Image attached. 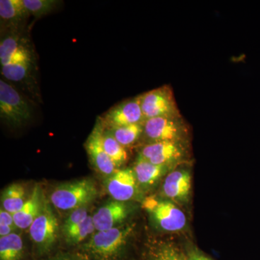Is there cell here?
<instances>
[{"mask_svg": "<svg viewBox=\"0 0 260 260\" xmlns=\"http://www.w3.org/2000/svg\"><path fill=\"white\" fill-rule=\"evenodd\" d=\"M129 215V209L125 203L114 201L109 202L103 205L94 213L93 218L95 232L109 230L119 226Z\"/></svg>", "mask_w": 260, "mask_h": 260, "instance_id": "cell-14", "label": "cell"}, {"mask_svg": "<svg viewBox=\"0 0 260 260\" xmlns=\"http://www.w3.org/2000/svg\"><path fill=\"white\" fill-rule=\"evenodd\" d=\"M168 169V166L155 165L138 155L133 171L139 184L149 186L159 180L167 172Z\"/></svg>", "mask_w": 260, "mask_h": 260, "instance_id": "cell-17", "label": "cell"}, {"mask_svg": "<svg viewBox=\"0 0 260 260\" xmlns=\"http://www.w3.org/2000/svg\"><path fill=\"white\" fill-rule=\"evenodd\" d=\"M89 216L88 210L85 208H78L72 211L65 220L63 225V232L83 223Z\"/></svg>", "mask_w": 260, "mask_h": 260, "instance_id": "cell-26", "label": "cell"}, {"mask_svg": "<svg viewBox=\"0 0 260 260\" xmlns=\"http://www.w3.org/2000/svg\"><path fill=\"white\" fill-rule=\"evenodd\" d=\"M34 49L26 27L1 34V67L18 63L36 62Z\"/></svg>", "mask_w": 260, "mask_h": 260, "instance_id": "cell-4", "label": "cell"}, {"mask_svg": "<svg viewBox=\"0 0 260 260\" xmlns=\"http://www.w3.org/2000/svg\"><path fill=\"white\" fill-rule=\"evenodd\" d=\"M102 140L106 153L114 162L116 169L127 160L128 153L126 148L115 139L112 133L104 126L102 130Z\"/></svg>", "mask_w": 260, "mask_h": 260, "instance_id": "cell-20", "label": "cell"}, {"mask_svg": "<svg viewBox=\"0 0 260 260\" xmlns=\"http://www.w3.org/2000/svg\"><path fill=\"white\" fill-rule=\"evenodd\" d=\"M138 183L133 169H120L108 178L106 188L113 199L125 203L135 198Z\"/></svg>", "mask_w": 260, "mask_h": 260, "instance_id": "cell-12", "label": "cell"}, {"mask_svg": "<svg viewBox=\"0 0 260 260\" xmlns=\"http://www.w3.org/2000/svg\"><path fill=\"white\" fill-rule=\"evenodd\" d=\"M24 5L30 15L34 18H42L44 15L52 13L60 5L57 0H23Z\"/></svg>", "mask_w": 260, "mask_h": 260, "instance_id": "cell-24", "label": "cell"}, {"mask_svg": "<svg viewBox=\"0 0 260 260\" xmlns=\"http://www.w3.org/2000/svg\"><path fill=\"white\" fill-rule=\"evenodd\" d=\"M15 228L10 226V225H5V224H0V237H7L13 234Z\"/></svg>", "mask_w": 260, "mask_h": 260, "instance_id": "cell-29", "label": "cell"}, {"mask_svg": "<svg viewBox=\"0 0 260 260\" xmlns=\"http://www.w3.org/2000/svg\"><path fill=\"white\" fill-rule=\"evenodd\" d=\"M145 119L162 116H180L174 92L169 85H162L139 95Z\"/></svg>", "mask_w": 260, "mask_h": 260, "instance_id": "cell-5", "label": "cell"}, {"mask_svg": "<svg viewBox=\"0 0 260 260\" xmlns=\"http://www.w3.org/2000/svg\"><path fill=\"white\" fill-rule=\"evenodd\" d=\"M28 229L32 243L41 252L50 250L55 244L59 234V223L47 201L44 202L40 213Z\"/></svg>", "mask_w": 260, "mask_h": 260, "instance_id": "cell-6", "label": "cell"}, {"mask_svg": "<svg viewBox=\"0 0 260 260\" xmlns=\"http://www.w3.org/2000/svg\"><path fill=\"white\" fill-rule=\"evenodd\" d=\"M27 199L23 184L14 183L3 191L1 199L2 208L10 213H16L21 209Z\"/></svg>", "mask_w": 260, "mask_h": 260, "instance_id": "cell-19", "label": "cell"}, {"mask_svg": "<svg viewBox=\"0 0 260 260\" xmlns=\"http://www.w3.org/2000/svg\"><path fill=\"white\" fill-rule=\"evenodd\" d=\"M30 13L23 0L0 1V28L1 34L25 28Z\"/></svg>", "mask_w": 260, "mask_h": 260, "instance_id": "cell-13", "label": "cell"}, {"mask_svg": "<svg viewBox=\"0 0 260 260\" xmlns=\"http://www.w3.org/2000/svg\"><path fill=\"white\" fill-rule=\"evenodd\" d=\"M95 231L93 218L89 215L83 223L64 231L63 233L67 242L71 244H78L92 235Z\"/></svg>", "mask_w": 260, "mask_h": 260, "instance_id": "cell-23", "label": "cell"}, {"mask_svg": "<svg viewBox=\"0 0 260 260\" xmlns=\"http://www.w3.org/2000/svg\"><path fill=\"white\" fill-rule=\"evenodd\" d=\"M52 260H79V259H73V258H70V257H59V258H56V259H54Z\"/></svg>", "mask_w": 260, "mask_h": 260, "instance_id": "cell-30", "label": "cell"}, {"mask_svg": "<svg viewBox=\"0 0 260 260\" xmlns=\"http://www.w3.org/2000/svg\"><path fill=\"white\" fill-rule=\"evenodd\" d=\"M185 155L181 142H153L142 148L139 155L147 160L160 166H172L182 160Z\"/></svg>", "mask_w": 260, "mask_h": 260, "instance_id": "cell-10", "label": "cell"}, {"mask_svg": "<svg viewBox=\"0 0 260 260\" xmlns=\"http://www.w3.org/2000/svg\"><path fill=\"white\" fill-rule=\"evenodd\" d=\"M143 124L107 129L112 133L115 139L126 148L131 146L140 139L143 133Z\"/></svg>", "mask_w": 260, "mask_h": 260, "instance_id": "cell-22", "label": "cell"}, {"mask_svg": "<svg viewBox=\"0 0 260 260\" xmlns=\"http://www.w3.org/2000/svg\"><path fill=\"white\" fill-rule=\"evenodd\" d=\"M143 205L162 230L175 232L185 227V214L172 202L158 200L150 197L144 200Z\"/></svg>", "mask_w": 260, "mask_h": 260, "instance_id": "cell-7", "label": "cell"}, {"mask_svg": "<svg viewBox=\"0 0 260 260\" xmlns=\"http://www.w3.org/2000/svg\"><path fill=\"white\" fill-rule=\"evenodd\" d=\"M147 139L153 142H181L186 133V125L180 116H162L146 119L143 124Z\"/></svg>", "mask_w": 260, "mask_h": 260, "instance_id": "cell-8", "label": "cell"}, {"mask_svg": "<svg viewBox=\"0 0 260 260\" xmlns=\"http://www.w3.org/2000/svg\"><path fill=\"white\" fill-rule=\"evenodd\" d=\"M191 189V177L186 170H176L168 174L164 184L162 191L170 199L186 201L189 198Z\"/></svg>", "mask_w": 260, "mask_h": 260, "instance_id": "cell-16", "label": "cell"}, {"mask_svg": "<svg viewBox=\"0 0 260 260\" xmlns=\"http://www.w3.org/2000/svg\"><path fill=\"white\" fill-rule=\"evenodd\" d=\"M97 194V188L93 181L80 179L56 186L51 191L50 202L56 209L73 211L90 204Z\"/></svg>", "mask_w": 260, "mask_h": 260, "instance_id": "cell-1", "label": "cell"}, {"mask_svg": "<svg viewBox=\"0 0 260 260\" xmlns=\"http://www.w3.org/2000/svg\"><path fill=\"white\" fill-rule=\"evenodd\" d=\"M32 108L11 83L0 80V118L13 127H20L31 120Z\"/></svg>", "mask_w": 260, "mask_h": 260, "instance_id": "cell-2", "label": "cell"}, {"mask_svg": "<svg viewBox=\"0 0 260 260\" xmlns=\"http://www.w3.org/2000/svg\"><path fill=\"white\" fill-rule=\"evenodd\" d=\"M45 199L42 189L36 184L21 209L13 214L15 226L20 229H28L40 213Z\"/></svg>", "mask_w": 260, "mask_h": 260, "instance_id": "cell-15", "label": "cell"}, {"mask_svg": "<svg viewBox=\"0 0 260 260\" xmlns=\"http://www.w3.org/2000/svg\"><path fill=\"white\" fill-rule=\"evenodd\" d=\"M99 119L108 129L143 124L145 119L139 95L116 104Z\"/></svg>", "mask_w": 260, "mask_h": 260, "instance_id": "cell-9", "label": "cell"}, {"mask_svg": "<svg viewBox=\"0 0 260 260\" xmlns=\"http://www.w3.org/2000/svg\"><path fill=\"white\" fill-rule=\"evenodd\" d=\"M23 250V239L18 234L0 237V260H20Z\"/></svg>", "mask_w": 260, "mask_h": 260, "instance_id": "cell-21", "label": "cell"}, {"mask_svg": "<svg viewBox=\"0 0 260 260\" xmlns=\"http://www.w3.org/2000/svg\"><path fill=\"white\" fill-rule=\"evenodd\" d=\"M35 68L36 62L8 64L1 67V73L5 78L13 83L32 85Z\"/></svg>", "mask_w": 260, "mask_h": 260, "instance_id": "cell-18", "label": "cell"}, {"mask_svg": "<svg viewBox=\"0 0 260 260\" xmlns=\"http://www.w3.org/2000/svg\"><path fill=\"white\" fill-rule=\"evenodd\" d=\"M150 260H184L177 248L170 244L157 247L152 254Z\"/></svg>", "mask_w": 260, "mask_h": 260, "instance_id": "cell-25", "label": "cell"}, {"mask_svg": "<svg viewBox=\"0 0 260 260\" xmlns=\"http://www.w3.org/2000/svg\"><path fill=\"white\" fill-rule=\"evenodd\" d=\"M186 260H212L209 256L205 255L204 253L198 249H192L188 253Z\"/></svg>", "mask_w": 260, "mask_h": 260, "instance_id": "cell-28", "label": "cell"}, {"mask_svg": "<svg viewBox=\"0 0 260 260\" xmlns=\"http://www.w3.org/2000/svg\"><path fill=\"white\" fill-rule=\"evenodd\" d=\"M102 121L98 119L96 124L85 143V148L92 165L98 172L106 177H110L117 171L116 166L106 153L102 144Z\"/></svg>", "mask_w": 260, "mask_h": 260, "instance_id": "cell-11", "label": "cell"}, {"mask_svg": "<svg viewBox=\"0 0 260 260\" xmlns=\"http://www.w3.org/2000/svg\"><path fill=\"white\" fill-rule=\"evenodd\" d=\"M132 227L119 225L112 229L95 232L85 244V250L99 260L115 257L125 245Z\"/></svg>", "mask_w": 260, "mask_h": 260, "instance_id": "cell-3", "label": "cell"}, {"mask_svg": "<svg viewBox=\"0 0 260 260\" xmlns=\"http://www.w3.org/2000/svg\"><path fill=\"white\" fill-rule=\"evenodd\" d=\"M0 224H5V225H10L12 227L15 226L14 218H13V214L6 211V210L1 208L0 210Z\"/></svg>", "mask_w": 260, "mask_h": 260, "instance_id": "cell-27", "label": "cell"}]
</instances>
